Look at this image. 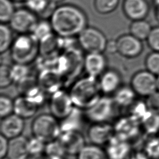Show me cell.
Listing matches in <instances>:
<instances>
[{
  "label": "cell",
  "mask_w": 159,
  "mask_h": 159,
  "mask_svg": "<svg viewBox=\"0 0 159 159\" xmlns=\"http://www.w3.org/2000/svg\"><path fill=\"white\" fill-rule=\"evenodd\" d=\"M49 21L53 32L63 39L78 36L88 26L85 12L73 4H61L56 7Z\"/></svg>",
  "instance_id": "cell-1"
},
{
  "label": "cell",
  "mask_w": 159,
  "mask_h": 159,
  "mask_svg": "<svg viewBox=\"0 0 159 159\" xmlns=\"http://www.w3.org/2000/svg\"><path fill=\"white\" fill-rule=\"evenodd\" d=\"M68 93L75 107L84 111L93 106L102 96L97 78L89 75L75 81Z\"/></svg>",
  "instance_id": "cell-2"
},
{
  "label": "cell",
  "mask_w": 159,
  "mask_h": 159,
  "mask_svg": "<svg viewBox=\"0 0 159 159\" xmlns=\"http://www.w3.org/2000/svg\"><path fill=\"white\" fill-rule=\"evenodd\" d=\"M40 52V42L32 34H20L13 41L11 56L15 63L28 65Z\"/></svg>",
  "instance_id": "cell-3"
},
{
  "label": "cell",
  "mask_w": 159,
  "mask_h": 159,
  "mask_svg": "<svg viewBox=\"0 0 159 159\" xmlns=\"http://www.w3.org/2000/svg\"><path fill=\"white\" fill-rule=\"evenodd\" d=\"M30 130L33 137L45 143L57 140L62 131L61 123L50 113L36 116L31 122Z\"/></svg>",
  "instance_id": "cell-4"
},
{
  "label": "cell",
  "mask_w": 159,
  "mask_h": 159,
  "mask_svg": "<svg viewBox=\"0 0 159 159\" xmlns=\"http://www.w3.org/2000/svg\"><path fill=\"white\" fill-rule=\"evenodd\" d=\"M120 109L112 97L102 96L90 108L84 111V116L90 122H109Z\"/></svg>",
  "instance_id": "cell-5"
},
{
  "label": "cell",
  "mask_w": 159,
  "mask_h": 159,
  "mask_svg": "<svg viewBox=\"0 0 159 159\" xmlns=\"http://www.w3.org/2000/svg\"><path fill=\"white\" fill-rule=\"evenodd\" d=\"M80 47L87 53L104 52L107 40L106 35L98 29L87 26L78 35Z\"/></svg>",
  "instance_id": "cell-6"
},
{
  "label": "cell",
  "mask_w": 159,
  "mask_h": 159,
  "mask_svg": "<svg viewBox=\"0 0 159 159\" xmlns=\"http://www.w3.org/2000/svg\"><path fill=\"white\" fill-rule=\"evenodd\" d=\"M48 107L50 113L60 121L70 116L75 108L69 93L62 89L51 94Z\"/></svg>",
  "instance_id": "cell-7"
},
{
  "label": "cell",
  "mask_w": 159,
  "mask_h": 159,
  "mask_svg": "<svg viewBox=\"0 0 159 159\" xmlns=\"http://www.w3.org/2000/svg\"><path fill=\"white\" fill-rule=\"evenodd\" d=\"M38 21L37 14L25 7L16 9L9 23L13 31L25 34H32Z\"/></svg>",
  "instance_id": "cell-8"
},
{
  "label": "cell",
  "mask_w": 159,
  "mask_h": 159,
  "mask_svg": "<svg viewBox=\"0 0 159 159\" xmlns=\"http://www.w3.org/2000/svg\"><path fill=\"white\" fill-rule=\"evenodd\" d=\"M130 86L137 95L148 97L157 91V78L148 71H140L134 75Z\"/></svg>",
  "instance_id": "cell-9"
},
{
  "label": "cell",
  "mask_w": 159,
  "mask_h": 159,
  "mask_svg": "<svg viewBox=\"0 0 159 159\" xmlns=\"http://www.w3.org/2000/svg\"><path fill=\"white\" fill-rule=\"evenodd\" d=\"M115 135L113 124L110 122L91 123L87 130V137L90 143L106 145Z\"/></svg>",
  "instance_id": "cell-10"
},
{
  "label": "cell",
  "mask_w": 159,
  "mask_h": 159,
  "mask_svg": "<svg viewBox=\"0 0 159 159\" xmlns=\"http://www.w3.org/2000/svg\"><path fill=\"white\" fill-rule=\"evenodd\" d=\"M58 140L66 153L71 155H76L86 145L84 136L78 129L62 130Z\"/></svg>",
  "instance_id": "cell-11"
},
{
  "label": "cell",
  "mask_w": 159,
  "mask_h": 159,
  "mask_svg": "<svg viewBox=\"0 0 159 159\" xmlns=\"http://www.w3.org/2000/svg\"><path fill=\"white\" fill-rule=\"evenodd\" d=\"M113 126L115 135L129 141L138 135L141 124L139 121L128 115L119 117Z\"/></svg>",
  "instance_id": "cell-12"
},
{
  "label": "cell",
  "mask_w": 159,
  "mask_h": 159,
  "mask_svg": "<svg viewBox=\"0 0 159 159\" xmlns=\"http://www.w3.org/2000/svg\"><path fill=\"white\" fill-rule=\"evenodd\" d=\"M83 66L88 75L99 77L106 70V57L103 52L87 53L84 58Z\"/></svg>",
  "instance_id": "cell-13"
},
{
  "label": "cell",
  "mask_w": 159,
  "mask_h": 159,
  "mask_svg": "<svg viewBox=\"0 0 159 159\" xmlns=\"http://www.w3.org/2000/svg\"><path fill=\"white\" fill-rule=\"evenodd\" d=\"M24 128V119L14 113L1 119V134L8 139L21 135Z\"/></svg>",
  "instance_id": "cell-14"
},
{
  "label": "cell",
  "mask_w": 159,
  "mask_h": 159,
  "mask_svg": "<svg viewBox=\"0 0 159 159\" xmlns=\"http://www.w3.org/2000/svg\"><path fill=\"white\" fill-rule=\"evenodd\" d=\"M117 53L125 58H134L142 50L140 40L132 34H124L117 39Z\"/></svg>",
  "instance_id": "cell-15"
},
{
  "label": "cell",
  "mask_w": 159,
  "mask_h": 159,
  "mask_svg": "<svg viewBox=\"0 0 159 159\" xmlns=\"http://www.w3.org/2000/svg\"><path fill=\"white\" fill-rule=\"evenodd\" d=\"M104 149L109 159H127L130 155L131 145L129 141L114 135Z\"/></svg>",
  "instance_id": "cell-16"
},
{
  "label": "cell",
  "mask_w": 159,
  "mask_h": 159,
  "mask_svg": "<svg viewBox=\"0 0 159 159\" xmlns=\"http://www.w3.org/2000/svg\"><path fill=\"white\" fill-rule=\"evenodd\" d=\"M102 94H114L122 86V78L120 73L113 69L106 70L98 80Z\"/></svg>",
  "instance_id": "cell-17"
},
{
  "label": "cell",
  "mask_w": 159,
  "mask_h": 159,
  "mask_svg": "<svg viewBox=\"0 0 159 159\" xmlns=\"http://www.w3.org/2000/svg\"><path fill=\"white\" fill-rule=\"evenodd\" d=\"M122 10L125 16L134 21L143 19L147 14L148 7L145 0H124Z\"/></svg>",
  "instance_id": "cell-18"
},
{
  "label": "cell",
  "mask_w": 159,
  "mask_h": 159,
  "mask_svg": "<svg viewBox=\"0 0 159 159\" xmlns=\"http://www.w3.org/2000/svg\"><path fill=\"white\" fill-rule=\"evenodd\" d=\"M28 142L29 139L22 135L9 139L6 157L9 159H28L30 156Z\"/></svg>",
  "instance_id": "cell-19"
},
{
  "label": "cell",
  "mask_w": 159,
  "mask_h": 159,
  "mask_svg": "<svg viewBox=\"0 0 159 159\" xmlns=\"http://www.w3.org/2000/svg\"><path fill=\"white\" fill-rule=\"evenodd\" d=\"M14 113L24 120L34 117L39 108L35 102L22 95L14 100Z\"/></svg>",
  "instance_id": "cell-20"
},
{
  "label": "cell",
  "mask_w": 159,
  "mask_h": 159,
  "mask_svg": "<svg viewBox=\"0 0 159 159\" xmlns=\"http://www.w3.org/2000/svg\"><path fill=\"white\" fill-rule=\"evenodd\" d=\"M136 95L131 86L122 85L114 93L112 98L119 108H129L135 101Z\"/></svg>",
  "instance_id": "cell-21"
},
{
  "label": "cell",
  "mask_w": 159,
  "mask_h": 159,
  "mask_svg": "<svg viewBox=\"0 0 159 159\" xmlns=\"http://www.w3.org/2000/svg\"><path fill=\"white\" fill-rule=\"evenodd\" d=\"M76 159H109L104 148L92 143L86 144L76 155Z\"/></svg>",
  "instance_id": "cell-22"
},
{
  "label": "cell",
  "mask_w": 159,
  "mask_h": 159,
  "mask_svg": "<svg viewBox=\"0 0 159 159\" xmlns=\"http://www.w3.org/2000/svg\"><path fill=\"white\" fill-rule=\"evenodd\" d=\"M144 132L153 135L159 132V114L150 111L140 122Z\"/></svg>",
  "instance_id": "cell-23"
},
{
  "label": "cell",
  "mask_w": 159,
  "mask_h": 159,
  "mask_svg": "<svg viewBox=\"0 0 159 159\" xmlns=\"http://www.w3.org/2000/svg\"><path fill=\"white\" fill-rule=\"evenodd\" d=\"M129 29L130 34L140 40L147 39L152 30L149 24L143 19L134 20Z\"/></svg>",
  "instance_id": "cell-24"
},
{
  "label": "cell",
  "mask_w": 159,
  "mask_h": 159,
  "mask_svg": "<svg viewBox=\"0 0 159 159\" xmlns=\"http://www.w3.org/2000/svg\"><path fill=\"white\" fill-rule=\"evenodd\" d=\"M44 155L49 159H63L66 153L57 139L46 143Z\"/></svg>",
  "instance_id": "cell-25"
},
{
  "label": "cell",
  "mask_w": 159,
  "mask_h": 159,
  "mask_svg": "<svg viewBox=\"0 0 159 159\" xmlns=\"http://www.w3.org/2000/svg\"><path fill=\"white\" fill-rule=\"evenodd\" d=\"M12 30L6 24L0 25V52L3 53L11 48L13 43Z\"/></svg>",
  "instance_id": "cell-26"
},
{
  "label": "cell",
  "mask_w": 159,
  "mask_h": 159,
  "mask_svg": "<svg viewBox=\"0 0 159 159\" xmlns=\"http://www.w3.org/2000/svg\"><path fill=\"white\" fill-rule=\"evenodd\" d=\"M53 32V29L50 21L42 19L38 21L32 34L40 42L51 35Z\"/></svg>",
  "instance_id": "cell-27"
},
{
  "label": "cell",
  "mask_w": 159,
  "mask_h": 159,
  "mask_svg": "<svg viewBox=\"0 0 159 159\" xmlns=\"http://www.w3.org/2000/svg\"><path fill=\"white\" fill-rule=\"evenodd\" d=\"M16 10L12 1L0 0V20L1 24L9 22Z\"/></svg>",
  "instance_id": "cell-28"
},
{
  "label": "cell",
  "mask_w": 159,
  "mask_h": 159,
  "mask_svg": "<svg viewBox=\"0 0 159 159\" xmlns=\"http://www.w3.org/2000/svg\"><path fill=\"white\" fill-rule=\"evenodd\" d=\"M120 0H94L95 10L101 14H108L113 12L118 6Z\"/></svg>",
  "instance_id": "cell-29"
},
{
  "label": "cell",
  "mask_w": 159,
  "mask_h": 159,
  "mask_svg": "<svg viewBox=\"0 0 159 159\" xmlns=\"http://www.w3.org/2000/svg\"><path fill=\"white\" fill-rule=\"evenodd\" d=\"M129 116L134 117L140 122L150 112L145 102L135 101L134 103L129 107Z\"/></svg>",
  "instance_id": "cell-30"
},
{
  "label": "cell",
  "mask_w": 159,
  "mask_h": 159,
  "mask_svg": "<svg viewBox=\"0 0 159 159\" xmlns=\"http://www.w3.org/2000/svg\"><path fill=\"white\" fill-rule=\"evenodd\" d=\"M149 159H159V137H152L144 145V152Z\"/></svg>",
  "instance_id": "cell-31"
},
{
  "label": "cell",
  "mask_w": 159,
  "mask_h": 159,
  "mask_svg": "<svg viewBox=\"0 0 159 159\" xmlns=\"http://www.w3.org/2000/svg\"><path fill=\"white\" fill-rule=\"evenodd\" d=\"M24 2L26 7L37 15H42L52 3L49 0H25Z\"/></svg>",
  "instance_id": "cell-32"
},
{
  "label": "cell",
  "mask_w": 159,
  "mask_h": 159,
  "mask_svg": "<svg viewBox=\"0 0 159 159\" xmlns=\"http://www.w3.org/2000/svg\"><path fill=\"white\" fill-rule=\"evenodd\" d=\"M14 100L7 95L1 94L0 97V116L5 117L14 113Z\"/></svg>",
  "instance_id": "cell-33"
},
{
  "label": "cell",
  "mask_w": 159,
  "mask_h": 159,
  "mask_svg": "<svg viewBox=\"0 0 159 159\" xmlns=\"http://www.w3.org/2000/svg\"><path fill=\"white\" fill-rule=\"evenodd\" d=\"M14 82L11 67L6 64L2 63L0 66V87L4 89L9 86Z\"/></svg>",
  "instance_id": "cell-34"
},
{
  "label": "cell",
  "mask_w": 159,
  "mask_h": 159,
  "mask_svg": "<svg viewBox=\"0 0 159 159\" xmlns=\"http://www.w3.org/2000/svg\"><path fill=\"white\" fill-rule=\"evenodd\" d=\"M11 72L14 82L17 83L29 76V70L27 65L15 63L11 67Z\"/></svg>",
  "instance_id": "cell-35"
},
{
  "label": "cell",
  "mask_w": 159,
  "mask_h": 159,
  "mask_svg": "<svg viewBox=\"0 0 159 159\" xmlns=\"http://www.w3.org/2000/svg\"><path fill=\"white\" fill-rule=\"evenodd\" d=\"M46 143L35 137L29 139L28 148L30 156L42 155L45 152Z\"/></svg>",
  "instance_id": "cell-36"
},
{
  "label": "cell",
  "mask_w": 159,
  "mask_h": 159,
  "mask_svg": "<svg viewBox=\"0 0 159 159\" xmlns=\"http://www.w3.org/2000/svg\"><path fill=\"white\" fill-rule=\"evenodd\" d=\"M146 65L148 71L159 75V52L150 54L147 58Z\"/></svg>",
  "instance_id": "cell-37"
},
{
  "label": "cell",
  "mask_w": 159,
  "mask_h": 159,
  "mask_svg": "<svg viewBox=\"0 0 159 159\" xmlns=\"http://www.w3.org/2000/svg\"><path fill=\"white\" fill-rule=\"evenodd\" d=\"M147 107L149 111L159 114V91H157L155 93H152L148 97L145 101Z\"/></svg>",
  "instance_id": "cell-38"
},
{
  "label": "cell",
  "mask_w": 159,
  "mask_h": 159,
  "mask_svg": "<svg viewBox=\"0 0 159 159\" xmlns=\"http://www.w3.org/2000/svg\"><path fill=\"white\" fill-rule=\"evenodd\" d=\"M147 39L150 47L159 52V27L152 29Z\"/></svg>",
  "instance_id": "cell-39"
},
{
  "label": "cell",
  "mask_w": 159,
  "mask_h": 159,
  "mask_svg": "<svg viewBox=\"0 0 159 159\" xmlns=\"http://www.w3.org/2000/svg\"><path fill=\"white\" fill-rule=\"evenodd\" d=\"M9 139H7L4 135H0V158L6 157L8 147H9Z\"/></svg>",
  "instance_id": "cell-40"
},
{
  "label": "cell",
  "mask_w": 159,
  "mask_h": 159,
  "mask_svg": "<svg viewBox=\"0 0 159 159\" xmlns=\"http://www.w3.org/2000/svg\"><path fill=\"white\" fill-rule=\"evenodd\" d=\"M105 51H106L111 54L117 52V40L111 39L109 40H107Z\"/></svg>",
  "instance_id": "cell-41"
},
{
  "label": "cell",
  "mask_w": 159,
  "mask_h": 159,
  "mask_svg": "<svg viewBox=\"0 0 159 159\" xmlns=\"http://www.w3.org/2000/svg\"><path fill=\"white\" fill-rule=\"evenodd\" d=\"M127 159H149L147 155L143 153H136L133 155H130Z\"/></svg>",
  "instance_id": "cell-42"
},
{
  "label": "cell",
  "mask_w": 159,
  "mask_h": 159,
  "mask_svg": "<svg viewBox=\"0 0 159 159\" xmlns=\"http://www.w3.org/2000/svg\"><path fill=\"white\" fill-rule=\"evenodd\" d=\"M49 1L53 3H58V2H61L65 0H49Z\"/></svg>",
  "instance_id": "cell-43"
},
{
  "label": "cell",
  "mask_w": 159,
  "mask_h": 159,
  "mask_svg": "<svg viewBox=\"0 0 159 159\" xmlns=\"http://www.w3.org/2000/svg\"><path fill=\"white\" fill-rule=\"evenodd\" d=\"M157 91H159V75L157 78Z\"/></svg>",
  "instance_id": "cell-44"
},
{
  "label": "cell",
  "mask_w": 159,
  "mask_h": 159,
  "mask_svg": "<svg viewBox=\"0 0 159 159\" xmlns=\"http://www.w3.org/2000/svg\"><path fill=\"white\" fill-rule=\"evenodd\" d=\"M11 1H24V2L25 0H11Z\"/></svg>",
  "instance_id": "cell-45"
},
{
  "label": "cell",
  "mask_w": 159,
  "mask_h": 159,
  "mask_svg": "<svg viewBox=\"0 0 159 159\" xmlns=\"http://www.w3.org/2000/svg\"><path fill=\"white\" fill-rule=\"evenodd\" d=\"M1 159H9V158H8L7 157H4V158H2Z\"/></svg>",
  "instance_id": "cell-46"
},
{
  "label": "cell",
  "mask_w": 159,
  "mask_h": 159,
  "mask_svg": "<svg viewBox=\"0 0 159 159\" xmlns=\"http://www.w3.org/2000/svg\"><path fill=\"white\" fill-rule=\"evenodd\" d=\"M159 8V7H158ZM158 19H159V9H158Z\"/></svg>",
  "instance_id": "cell-47"
},
{
  "label": "cell",
  "mask_w": 159,
  "mask_h": 159,
  "mask_svg": "<svg viewBox=\"0 0 159 159\" xmlns=\"http://www.w3.org/2000/svg\"><path fill=\"white\" fill-rule=\"evenodd\" d=\"M158 137H159V132H158Z\"/></svg>",
  "instance_id": "cell-48"
}]
</instances>
